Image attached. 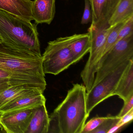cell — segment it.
Segmentation results:
<instances>
[{
	"mask_svg": "<svg viewBox=\"0 0 133 133\" xmlns=\"http://www.w3.org/2000/svg\"><path fill=\"white\" fill-rule=\"evenodd\" d=\"M0 36L8 46L42 56L36 24L0 10Z\"/></svg>",
	"mask_w": 133,
	"mask_h": 133,
	"instance_id": "cell-1",
	"label": "cell"
},
{
	"mask_svg": "<svg viewBox=\"0 0 133 133\" xmlns=\"http://www.w3.org/2000/svg\"><path fill=\"white\" fill-rule=\"evenodd\" d=\"M86 94L84 85L74 84L53 112L58 120L61 133H82L89 116L86 109Z\"/></svg>",
	"mask_w": 133,
	"mask_h": 133,
	"instance_id": "cell-2",
	"label": "cell"
},
{
	"mask_svg": "<svg viewBox=\"0 0 133 133\" xmlns=\"http://www.w3.org/2000/svg\"><path fill=\"white\" fill-rule=\"evenodd\" d=\"M0 68L45 78L42 57L0 44Z\"/></svg>",
	"mask_w": 133,
	"mask_h": 133,
	"instance_id": "cell-3",
	"label": "cell"
},
{
	"mask_svg": "<svg viewBox=\"0 0 133 133\" xmlns=\"http://www.w3.org/2000/svg\"><path fill=\"white\" fill-rule=\"evenodd\" d=\"M110 28L108 22L99 23L91 24L88 30L91 37V48L88 59L81 74L87 92L91 90L93 85L97 65L102 57L106 39Z\"/></svg>",
	"mask_w": 133,
	"mask_h": 133,
	"instance_id": "cell-4",
	"label": "cell"
},
{
	"mask_svg": "<svg viewBox=\"0 0 133 133\" xmlns=\"http://www.w3.org/2000/svg\"><path fill=\"white\" fill-rule=\"evenodd\" d=\"M42 57L45 74L57 75L75 63L65 37L49 42Z\"/></svg>",
	"mask_w": 133,
	"mask_h": 133,
	"instance_id": "cell-5",
	"label": "cell"
},
{
	"mask_svg": "<svg viewBox=\"0 0 133 133\" xmlns=\"http://www.w3.org/2000/svg\"><path fill=\"white\" fill-rule=\"evenodd\" d=\"M131 59H133V34L117 42L102 56L97 65L92 87L122 63Z\"/></svg>",
	"mask_w": 133,
	"mask_h": 133,
	"instance_id": "cell-6",
	"label": "cell"
},
{
	"mask_svg": "<svg viewBox=\"0 0 133 133\" xmlns=\"http://www.w3.org/2000/svg\"><path fill=\"white\" fill-rule=\"evenodd\" d=\"M132 60L133 59L122 63L87 92L86 109L89 115L97 105L109 97L113 96V93L121 77Z\"/></svg>",
	"mask_w": 133,
	"mask_h": 133,
	"instance_id": "cell-7",
	"label": "cell"
},
{
	"mask_svg": "<svg viewBox=\"0 0 133 133\" xmlns=\"http://www.w3.org/2000/svg\"><path fill=\"white\" fill-rule=\"evenodd\" d=\"M35 107L0 113V129L6 133H25Z\"/></svg>",
	"mask_w": 133,
	"mask_h": 133,
	"instance_id": "cell-8",
	"label": "cell"
},
{
	"mask_svg": "<svg viewBox=\"0 0 133 133\" xmlns=\"http://www.w3.org/2000/svg\"><path fill=\"white\" fill-rule=\"evenodd\" d=\"M43 93L38 89H29L0 108V113L34 108L46 103V98Z\"/></svg>",
	"mask_w": 133,
	"mask_h": 133,
	"instance_id": "cell-9",
	"label": "cell"
},
{
	"mask_svg": "<svg viewBox=\"0 0 133 133\" xmlns=\"http://www.w3.org/2000/svg\"><path fill=\"white\" fill-rule=\"evenodd\" d=\"M7 79L11 86L38 89L44 92L46 83L45 78L17 73L0 68V79Z\"/></svg>",
	"mask_w": 133,
	"mask_h": 133,
	"instance_id": "cell-10",
	"label": "cell"
},
{
	"mask_svg": "<svg viewBox=\"0 0 133 133\" xmlns=\"http://www.w3.org/2000/svg\"><path fill=\"white\" fill-rule=\"evenodd\" d=\"M91 10V24L107 22L121 0H89Z\"/></svg>",
	"mask_w": 133,
	"mask_h": 133,
	"instance_id": "cell-11",
	"label": "cell"
},
{
	"mask_svg": "<svg viewBox=\"0 0 133 133\" xmlns=\"http://www.w3.org/2000/svg\"><path fill=\"white\" fill-rule=\"evenodd\" d=\"M56 0H34L32 8L33 20L37 24H50L55 16Z\"/></svg>",
	"mask_w": 133,
	"mask_h": 133,
	"instance_id": "cell-12",
	"label": "cell"
},
{
	"mask_svg": "<svg viewBox=\"0 0 133 133\" xmlns=\"http://www.w3.org/2000/svg\"><path fill=\"white\" fill-rule=\"evenodd\" d=\"M65 38L75 63L81 60L85 54L89 52L91 48V37L88 32L84 34H74Z\"/></svg>",
	"mask_w": 133,
	"mask_h": 133,
	"instance_id": "cell-13",
	"label": "cell"
},
{
	"mask_svg": "<svg viewBox=\"0 0 133 133\" xmlns=\"http://www.w3.org/2000/svg\"><path fill=\"white\" fill-rule=\"evenodd\" d=\"M32 0H0V10L28 21H33Z\"/></svg>",
	"mask_w": 133,
	"mask_h": 133,
	"instance_id": "cell-14",
	"label": "cell"
},
{
	"mask_svg": "<svg viewBox=\"0 0 133 133\" xmlns=\"http://www.w3.org/2000/svg\"><path fill=\"white\" fill-rule=\"evenodd\" d=\"M49 123L46 103H43L35 108L25 133H48Z\"/></svg>",
	"mask_w": 133,
	"mask_h": 133,
	"instance_id": "cell-15",
	"label": "cell"
},
{
	"mask_svg": "<svg viewBox=\"0 0 133 133\" xmlns=\"http://www.w3.org/2000/svg\"><path fill=\"white\" fill-rule=\"evenodd\" d=\"M118 96L124 102L133 96V60L131 61L114 90L113 96Z\"/></svg>",
	"mask_w": 133,
	"mask_h": 133,
	"instance_id": "cell-16",
	"label": "cell"
},
{
	"mask_svg": "<svg viewBox=\"0 0 133 133\" xmlns=\"http://www.w3.org/2000/svg\"><path fill=\"white\" fill-rule=\"evenodd\" d=\"M133 16V0H121L108 21L110 26L123 22Z\"/></svg>",
	"mask_w": 133,
	"mask_h": 133,
	"instance_id": "cell-17",
	"label": "cell"
},
{
	"mask_svg": "<svg viewBox=\"0 0 133 133\" xmlns=\"http://www.w3.org/2000/svg\"><path fill=\"white\" fill-rule=\"evenodd\" d=\"M29 89L21 86H11L0 92V108Z\"/></svg>",
	"mask_w": 133,
	"mask_h": 133,
	"instance_id": "cell-18",
	"label": "cell"
},
{
	"mask_svg": "<svg viewBox=\"0 0 133 133\" xmlns=\"http://www.w3.org/2000/svg\"><path fill=\"white\" fill-rule=\"evenodd\" d=\"M127 21L118 23L114 26H111L110 30L106 39L104 45L102 57L104 54L107 53L116 44L117 42L118 32L123 25Z\"/></svg>",
	"mask_w": 133,
	"mask_h": 133,
	"instance_id": "cell-19",
	"label": "cell"
},
{
	"mask_svg": "<svg viewBox=\"0 0 133 133\" xmlns=\"http://www.w3.org/2000/svg\"><path fill=\"white\" fill-rule=\"evenodd\" d=\"M117 116H108L105 120L98 128L92 131L91 133H107L116 124L120 119Z\"/></svg>",
	"mask_w": 133,
	"mask_h": 133,
	"instance_id": "cell-20",
	"label": "cell"
},
{
	"mask_svg": "<svg viewBox=\"0 0 133 133\" xmlns=\"http://www.w3.org/2000/svg\"><path fill=\"white\" fill-rule=\"evenodd\" d=\"M133 34V16L128 18L118 32L117 42Z\"/></svg>",
	"mask_w": 133,
	"mask_h": 133,
	"instance_id": "cell-21",
	"label": "cell"
},
{
	"mask_svg": "<svg viewBox=\"0 0 133 133\" xmlns=\"http://www.w3.org/2000/svg\"><path fill=\"white\" fill-rule=\"evenodd\" d=\"M108 117H98L92 118L85 123L82 133H91L92 131L98 128Z\"/></svg>",
	"mask_w": 133,
	"mask_h": 133,
	"instance_id": "cell-22",
	"label": "cell"
},
{
	"mask_svg": "<svg viewBox=\"0 0 133 133\" xmlns=\"http://www.w3.org/2000/svg\"><path fill=\"white\" fill-rule=\"evenodd\" d=\"M61 133L58 120L53 113L49 116V123L48 131V133Z\"/></svg>",
	"mask_w": 133,
	"mask_h": 133,
	"instance_id": "cell-23",
	"label": "cell"
},
{
	"mask_svg": "<svg viewBox=\"0 0 133 133\" xmlns=\"http://www.w3.org/2000/svg\"><path fill=\"white\" fill-rule=\"evenodd\" d=\"M85 7L81 23L82 24H88L91 19V10L89 0H84Z\"/></svg>",
	"mask_w": 133,
	"mask_h": 133,
	"instance_id": "cell-24",
	"label": "cell"
},
{
	"mask_svg": "<svg viewBox=\"0 0 133 133\" xmlns=\"http://www.w3.org/2000/svg\"><path fill=\"white\" fill-rule=\"evenodd\" d=\"M133 119V109H131L127 113L120 118L116 125L122 128L124 126L132 121Z\"/></svg>",
	"mask_w": 133,
	"mask_h": 133,
	"instance_id": "cell-25",
	"label": "cell"
},
{
	"mask_svg": "<svg viewBox=\"0 0 133 133\" xmlns=\"http://www.w3.org/2000/svg\"><path fill=\"white\" fill-rule=\"evenodd\" d=\"M124 103L123 106L118 115H117L120 118L127 113L131 109H133V96H131L128 101Z\"/></svg>",
	"mask_w": 133,
	"mask_h": 133,
	"instance_id": "cell-26",
	"label": "cell"
},
{
	"mask_svg": "<svg viewBox=\"0 0 133 133\" xmlns=\"http://www.w3.org/2000/svg\"><path fill=\"white\" fill-rule=\"evenodd\" d=\"M11 86H12L10 84L8 79H0V92Z\"/></svg>",
	"mask_w": 133,
	"mask_h": 133,
	"instance_id": "cell-27",
	"label": "cell"
},
{
	"mask_svg": "<svg viewBox=\"0 0 133 133\" xmlns=\"http://www.w3.org/2000/svg\"><path fill=\"white\" fill-rule=\"evenodd\" d=\"M3 43V41H2V38H1V37L0 36V44Z\"/></svg>",
	"mask_w": 133,
	"mask_h": 133,
	"instance_id": "cell-28",
	"label": "cell"
}]
</instances>
